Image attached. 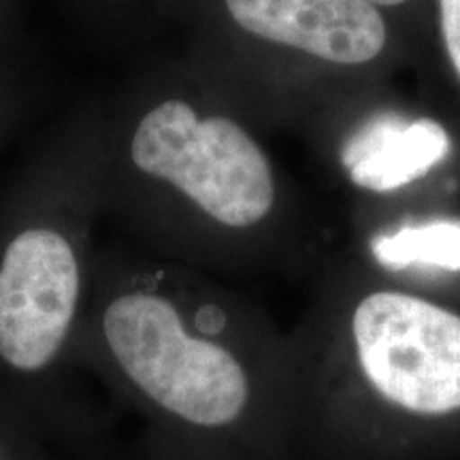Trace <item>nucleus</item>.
<instances>
[{
    "instance_id": "9b49d317",
    "label": "nucleus",
    "mask_w": 460,
    "mask_h": 460,
    "mask_svg": "<svg viewBox=\"0 0 460 460\" xmlns=\"http://www.w3.org/2000/svg\"><path fill=\"white\" fill-rule=\"evenodd\" d=\"M15 68V66H13ZM0 71H9V68H3V66H0Z\"/></svg>"
},
{
    "instance_id": "39448f33",
    "label": "nucleus",
    "mask_w": 460,
    "mask_h": 460,
    "mask_svg": "<svg viewBox=\"0 0 460 460\" xmlns=\"http://www.w3.org/2000/svg\"><path fill=\"white\" fill-rule=\"evenodd\" d=\"M252 41L295 49L335 65H365L386 45V22L365 0H222Z\"/></svg>"
},
{
    "instance_id": "f257e3e1",
    "label": "nucleus",
    "mask_w": 460,
    "mask_h": 460,
    "mask_svg": "<svg viewBox=\"0 0 460 460\" xmlns=\"http://www.w3.org/2000/svg\"><path fill=\"white\" fill-rule=\"evenodd\" d=\"M73 367L141 420L149 460H305L298 377L275 339L118 237L96 250Z\"/></svg>"
},
{
    "instance_id": "0eeeda50",
    "label": "nucleus",
    "mask_w": 460,
    "mask_h": 460,
    "mask_svg": "<svg viewBox=\"0 0 460 460\" xmlns=\"http://www.w3.org/2000/svg\"><path fill=\"white\" fill-rule=\"evenodd\" d=\"M373 258L390 271L439 269L460 273V222L439 220L402 226L373 241Z\"/></svg>"
},
{
    "instance_id": "1a4fd4ad",
    "label": "nucleus",
    "mask_w": 460,
    "mask_h": 460,
    "mask_svg": "<svg viewBox=\"0 0 460 460\" xmlns=\"http://www.w3.org/2000/svg\"><path fill=\"white\" fill-rule=\"evenodd\" d=\"M439 17L447 56L460 77V0H439Z\"/></svg>"
},
{
    "instance_id": "9d476101",
    "label": "nucleus",
    "mask_w": 460,
    "mask_h": 460,
    "mask_svg": "<svg viewBox=\"0 0 460 460\" xmlns=\"http://www.w3.org/2000/svg\"><path fill=\"white\" fill-rule=\"evenodd\" d=\"M365 3L373 4V7H377V4H382V7H393V4H401L405 3V0H365Z\"/></svg>"
},
{
    "instance_id": "20e7f679",
    "label": "nucleus",
    "mask_w": 460,
    "mask_h": 460,
    "mask_svg": "<svg viewBox=\"0 0 460 460\" xmlns=\"http://www.w3.org/2000/svg\"><path fill=\"white\" fill-rule=\"evenodd\" d=\"M354 382L305 401V460L460 458V314L373 290L349 315Z\"/></svg>"
},
{
    "instance_id": "7ed1b4c3",
    "label": "nucleus",
    "mask_w": 460,
    "mask_h": 460,
    "mask_svg": "<svg viewBox=\"0 0 460 460\" xmlns=\"http://www.w3.org/2000/svg\"><path fill=\"white\" fill-rule=\"evenodd\" d=\"M163 62L102 92V205L115 237L177 262L190 226L243 237L278 205L273 164L250 130L205 105Z\"/></svg>"
},
{
    "instance_id": "423d86ee",
    "label": "nucleus",
    "mask_w": 460,
    "mask_h": 460,
    "mask_svg": "<svg viewBox=\"0 0 460 460\" xmlns=\"http://www.w3.org/2000/svg\"><path fill=\"white\" fill-rule=\"evenodd\" d=\"M450 154V137L435 119L379 115L345 141L341 163L354 186L393 192L422 180Z\"/></svg>"
},
{
    "instance_id": "6e6552de",
    "label": "nucleus",
    "mask_w": 460,
    "mask_h": 460,
    "mask_svg": "<svg viewBox=\"0 0 460 460\" xmlns=\"http://www.w3.org/2000/svg\"><path fill=\"white\" fill-rule=\"evenodd\" d=\"M0 460H54L49 441L0 382Z\"/></svg>"
},
{
    "instance_id": "f03ea898",
    "label": "nucleus",
    "mask_w": 460,
    "mask_h": 460,
    "mask_svg": "<svg viewBox=\"0 0 460 460\" xmlns=\"http://www.w3.org/2000/svg\"><path fill=\"white\" fill-rule=\"evenodd\" d=\"M101 222L102 92L45 126L0 190V382L49 444L102 420L73 367Z\"/></svg>"
}]
</instances>
